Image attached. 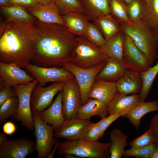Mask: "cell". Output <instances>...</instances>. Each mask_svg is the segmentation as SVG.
Segmentation results:
<instances>
[{
  "mask_svg": "<svg viewBox=\"0 0 158 158\" xmlns=\"http://www.w3.org/2000/svg\"><path fill=\"white\" fill-rule=\"evenodd\" d=\"M125 4L128 5L131 3L133 0H122Z\"/></svg>",
  "mask_w": 158,
  "mask_h": 158,
  "instance_id": "cell-51",
  "label": "cell"
},
{
  "mask_svg": "<svg viewBox=\"0 0 158 158\" xmlns=\"http://www.w3.org/2000/svg\"><path fill=\"white\" fill-rule=\"evenodd\" d=\"M110 142L85 141L80 139L59 142L56 153L59 156L71 154L78 158H109Z\"/></svg>",
  "mask_w": 158,
  "mask_h": 158,
  "instance_id": "cell-4",
  "label": "cell"
},
{
  "mask_svg": "<svg viewBox=\"0 0 158 158\" xmlns=\"http://www.w3.org/2000/svg\"><path fill=\"white\" fill-rule=\"evenodd\" d=\"M65 82H53L46 87L37 84L33 89L31 96L32 113H39L49 107L52 103L55 95L63 89Z\"/></svg>",
  "mask_w": 158,
  "mask_h": 158,
  "instance_id": "cell-10",
  "label": "cell"
},
{
  "mask_svg": "<svg viewBox=\"0 0 158 158\" xmlns=\"http://www.w3.org/2000/svg\"><path fill=\"white\" fill-rule=\"evenodd\" d=\"M128 69L123 61H118L109 57L105 66L96 78L116 82L124 75Z\"/></svg>",
  "mask_w": 158,
  "mask_h": 158,
  "instance_id": "cell-22",
  "label": "cell"
},
{
  "mask_svg": "<svg viewBox=\"0 0 158 158\" xmlns=\"http://www.w3.org/2000/svg\"><path fill=\"white\" fill-rule=\"evenodd\" d=\"M149 129L152 132L155 138V143L158 147V118L156 115L151 118Z\"/></svg>",
  "mask_w": 158,
  "mask_h": 158,
  "instance_id": "cell-42",
  "label": "cell"
},
{
  "mask_svg": "<svg viewBox=\"0 0 158 158\" xmlns=\"http://www.w3.org/2000/svg\"><path fill=\"white\" fill-rule=\"evenodd\" d=\"M91 123L90 118L83 119L75 117L65 121L59 128L54 131V136L68 140L81 139L88 131Z\"/></svg>",
  "mask_w": 158,
  "mask_h": 158,
  "instance_id": "cell-14",
  "label": "cell"
},
{
  "mask_svg": "<svg viewBox=\"0 0 158 158\" xmlns=\"http://www.w3.org/2000/svg\"><path fill=\"white\" fill-rule=\"evenodd\" d=\"M14 5L10 0H0V6L8 7Z\"/></svg>",
  "mask_w": 158,
  "mask_h": 158,
  "instance_id": "cell-45",
  "label": "cell"
},
{
  "mask_svg": "<svg viewBox=\"0 0 158 158\" xmlns=\"http://www.w3.org/2000/svg\"><path fill=\"white\" fill-rule=\"evenodd\" d=\"M106 62L88 68L80 67L71 62L66 63L63 66L65 69L73 75L77 82L81 95V105L84 104L88 101L89 93L96 77Z\"/></svg>",
  "mask_w": 158,
  "mask_h": 158,
  "instance_id": "cell-7",
  "label": "cell"
},
{
  "mask_svg": "<svg viewBox=\"0 0 158 158\" xmlns=\"http://www.w3.org/2000/svg\"><path fill=\"white\" fill-rule=\"evenodd\" d=\"M102 137L98 122L92 123L88 131L81 139L85 141H95Z\"/></svg>",
  "mask_w": 158,
  "mask_h": 158,
  "instance_id": "cell-40",
  "label": "cell"
},
{
  "mask_svg": "<svg viewBox=\"0 0 158 158\" xmlns=\"http://www.w3.org/2000/svg\"><path fill=\"white\" fill-rule=\"evenodd\" d=\"M13 88L6 87L1 79H0V106L9 98L17 96Z\"/></svg>",
  "mask_w": 158,
  "mask_h": 158,
  "instance_id": "cell-41",
  "label": "cell"
},
{
  "mask_svg": "<svg viewBox=\"0 0 158 158\" xmlns=\"http://www.w3.org/2000/svg\"><path fill=\"white\" fill-rule=\"evenodd\" d=\"M25 68L43 86L48 83L65 82L74 77L63 67H42L30 63Z\"/></svg>",
  "mask_w": 158,
  "mask_h": 158,
  "instance_id": "cell-12",
  "label": "cell"
},
{
  "mask_svg": "<svg viewBox=\"0 0 158 158\" xmlns=\"http://www.w3.org/2000/svg\"><path fill=\"white\" fill-rule=\"evenodd\" d=\"M141 73L128 69L124 75L115 82L118 92L122 94H139L142 87Z\"/></svg>",
  "mask_w": 158,
  "mask_h": 158,
  "instance_id": "cell-17",
  "label": "cell"
},
{
  "mask_svg": "<svg viewBox=\"0 0 158 158\" xmlns=\"http://www.w3.org/2000/svg\"><path fill=\"white\" fill-rule=\"evenodd\" d=\"M157 146L155 143L144 148L130 149L124 150L123 156L142 158H150Z\"/></svg>",
  "mask_w": 158,
  "mask_h": 158,
  "instance_id": "cell-38",
  "label": "cell"
},
{
  "mask_svg": "<svg viewBox=\"0 0 158 158\" xmlns=\"http://www.w3.org/2000/svg\"><path fill=\"white\" fill-rule=\"evenodd\" d=\"M63 157L66 158H78L73 155L71 154H66L63 155Z\"/></svg>",
  "mask_w": 158,
  "mask_h": 158,
  "instance_id": "cell-50",
  "label": "cell"
},
{
  "mask_svg": "<svg viewBox=\"0 0 158 158\" xmlns=\"http://www.w3.org/2000/svg\"><path fill=\"white\" fill-rule=\"evenodd\" d=\"M84 36L91 42L100 48L104 46L106 42L101 32L91 22L88 23Z\"/></svg>",
  "mask_w": 158,
  "mask_h": 158,
  "instance_id": "cell-36",
  "label": "cell"
},
{
  "mask_svg": "<svg viewBox=\"0 0 158 158\" xmlns=\"http://www.w3.org/2000/svg\"><path fill=\"white\" fill-rule=\"evenodd\" d=\"M39 32L34 44L35 65L45 67H61L71 62L78 36L63 25L37 20Z\"/></svg>",
  "mask_w": 158,
  "mask_h": 158,
  "instance_id": "cell-1",
  "label": "cell"
},
{
  "mask_svg": "<svg viewBox=\"0 0 158 158\" xmlns=\"http://www.w3.org/2000/svg\"><path fill=\"white\" fill-rule=\"evenodd\" d=\"M38 83V80L35 79L28 84L18 85L13 87L18 100L17 112L14 118L20 122L29 131L34 129L30 107V98L33 89Z\"/></svg>",
  "mask_w": 158,
  "mask_h": 158,
  "instance_id": "cell-8",
  "label": "cell"
},
{
  "mask_svg": "<svg viewBox=\"0 0 158 158\" xmlns=\"http://www.w3.org/2000/svg\"><path fill=\"white\" fill-rule=\"evenodd\" d=\"M65 26L71 32L78 37L84 36L90 22L83 13L71 12L62 15Z\"/></svg>",
  "mask_w": 158,
  "mask_h": 158,
  "instance_id": "cell-23",
  "label": "cell"
},
{
  "mask_svg": "<svg viewBox=\"0 0 158 158\" xmlns=\"http://www.w3.org/2000/svg\"><path fill=\"white\" fill-rule=\"evenodd\" d=\"M38 3L41 4L43 5H47L54 0H35Z\"/></svg>",
  "mask_w": 158,
  "mask_h": 158,
  "instance_id": "cell-48",
  "label": "cell"
},
{
  "mask_svg": "<svg viewBox=\"0 0 158 158\" xmlns=\"http://www.w3.org/2000/svg\"><path fill=\"white\" fill-rule=\"evenodd\" d=\"M83 13L88 20L93 22L97 19L110 14V0H80Z\"/></svg>",
  "mask_w": 158,
  "mask_h": 158,
  "instance_id": "cell-20",
  "label": "cell"
},
{
  "mask_svg": "<svg viewBox=\"0 0 158 158\" xmlns=\"http://www.w3.org/2000/svg\"><path fill=\"white\" fill-rule=\"evenodd\" d=\"M108 114L105 104L97 99L90 98L87 103L81 106L76 118L85 119L98 116L102 118L107 117Z\"/></svg>",
  "mask_w": 158,
  "mask_h": 158,
  "instance_id": "cell-26",
  "label": "cell"
},
{
  "mask_svg": "<svg viewBox=\"0 0 158 158\" xmlns=\"http://www.w3.org/2000/svg\"><path fill=\"white\" fill-rule=\"evenodd\" d=\"M130 111H123L118 113L109 114V116L102 118L98 122L102 136L103 137L106 130L112 123L120 117L127 114Z\"/></svg>",
  "mask_w": 158,
  "mask_h": 158,
  "instance_id": "cell-39",
  "label": "cell"
},
{
  "mask_svg": "<svg viewBox=\"0 0 158 158\" xmlns=\"http://www.w3.org/2000/svg\"><path fill=\"white\" fill-rule=\"evenodd\" d=\"M14 5L28 8L37 3L35 0H10Z\"/></svg>",
  "mask_w": 158,
  "mask_h": 158,
  "instance_id": "cell-43",
  "label": "cell"
},
{
  "mask_svg": "<svg viewBox=\"0 0 158 158\" xmlns=\"http://www.w3.org/2000/svg\"><path fill=\"white\" fill-rule=\"evenodd\" d=\"M123 32L121 30L106 41L104 46L101 48L109 57L122 61L123 53Z\"/></svg>",
  "mask_w": 158,
  "mask_h": 158,
  "instance_id": "cell-28",
  "label": "cell"
},
{
  "mask_svg": "<svg viewBox=\"0 0 158 158\" xmlns=\"http://www.w3.org/2000/svg\"><path fill=\"white\" fill-rule=\"evenodd\" d=\"M39 29L35 24L1 23L0 62L25 68L35 56L34 44Z\"/></svg>",
  "mask_w": 158,
  "mask_h": 158,
  "instance_id": "cell-2",
  "label": "cell"
},
{
  "mask_svg": "<svg viewBox=\"0 0 158 158\" xmlns=\"http://www.w3.org/2000/svg\"><path fill=\"white\" fill-rule=\"evenodd\" d=\"M4 133H0V146H2L9 140Z\"/></svg>",
  "mask_w": 158,
  "mask_h": 158,
  "instance_id": "cell-47",
  "label": "cell"
},
{
  "mask_svg": "<svg viewBox=\"0 0 158 158\" xmlns=\"http://www.w3.org/2000/svg\"><path fill=\"white\" fill-rule=\"evenodd\" d=\"M110 14L121 24L131 22L128 18L127 5L122 0H110Z\"/></svg>",
  "mask_w": 158,
  "mask_h": 158,
  "instance_id": "cell-32",
  "label": "cell"
},
{
  "mask_svg": "<svg viewBox=\"0 0 158 158\" xmlns=\"http://www.w3.org/2000/svg\"><path fill=\"white\" fill-rule=\"evenodd\" d=\"M1 13L8 22L35 24L38 20L22 6L14 5L5 7L0 6Z\"/></svg>",
  "mask_w": 158,
  "mask_h": 158,
  "instance_id": "cell-25",
  "label": "cell"
},
{
  "mask_svg": "<svg viewBox=\"0 0 158 158\" xmlns=\"http://www.w3.org/2000/svg\"><path fill=\"white\" fill-rule=\"evenodd\" d=\"M109 57L101 48L85 37H77L71 62L80 67L88 68L106 62Z\"/></svg>",
  "mask_w": 158,
  "mask_h": 158,
  "instance_id": "cell-5",
  "label": "cell"
},
{
  "mask_svg": "<svg viewBox=\"0 0 158 158\" xmlns=\"http://www.w3.org/2000/svg\"><path fill=\"white\" fill-rule=\"evenodd\" d=\"M128 18L132 23L142 19L145 8V0H133L127 5Z\"/></svg>",
  "mask_w": 158,
  "mask_h": 158,
  "instance_id": "cell-34",
  "label": "cell"
},
{
  "mask_svg": "<svg viewBox=\"0 0 158 158\" xmlns=\"http://www.w3.org/2000/svg\"><path fill=\"white\" fill-rule=\"evenodd\" d=\"M154 143V136L149 128L143 135L136 138L129 142L130 148H144Z\"/></svg>",
  "mask_w": 158,
  "mask_h": 158,
  "instance_id": "cell-37",
  "label": "cell"
},
{
  "mask_svg": "<svg viewBox=\"0 0 158 158\" xmlns=\"http://www.w3.org/2000/svg\"><path fill=\"white\" fill-rule=\"evenodd\" d=\"M142 20L158 35V0H145V8Z\"/></svg>",
  "mask_w": 158,
  "mask_h": 158,
  "instance_id": "cell-30",
  "label": "cell"
},
{
  "mask_svg": "<svg viewBox=\"0 0 158 158\" xmlns=\"http://www.w3.org/2000/svg\"><path fill=\"white\" fill-rule=\"evenodd\" d=\"M158 111V101L141 102L133 107L125 116L136 129L140 126L142 117L149 113Z\"/></svg>",
  "mask_w": 158,
  "mask_h": 158,
  "instance_id": "cell-24",
  "label": "cell"
},
{
  "mask_svg": "<svg viewBox=\"0 0 158 158\" xmlns=\"http://www.w3.org/2000/svg\"><path fill=\"white\" fill-rule=\"evenodd\" d=\"M55 2L61 15L71 12H83L80 0H55Z\"/></svg>",
  "mask_w": 158,
  "mask_h": 158,
  "instance_id": "cell-35",
  "label": "cell"
},
{
  "mask_svg": "<svg viewBox=\"0 0 158 158\" xmlns=\"http://www.w3.org/2000/svg\"><path fill=\"white\" fill-rule=\"evenodd\" d=\"M150 158H158V147H157L156 148L151 155Z\"/></svg>",
  "mask_w": 158,
  "mask_h": 158,
  "instance_id": "cell-49",
  "label": "cell"
},
{
  "mask_svg": "<svg viewBox=\"0 0 158 158\" xmlns=\"http://www.w3.org/2000/svg\"><path fill=\"white\" fill-rule=\"evenodd\" d=\"M122 30L129 36L152 66L158 60V35L142 19L121 24Z\"/></svg>",
  "mask_w": 158,
  "mask_h": 158,
  "instance_id": "cell-3",
  "label": "cell"
},
{
  "mask_svg": "<svg viewBox=\"0 0 158 158\" xmlns=\"http://www.w3.org/2000/svg\"><path fill=\"white\" fill-rule=\"evenodd\" d=\"M14 63L0 62V77L7 87L25 85L35 79L24 70Z\"/></svg>",
  "mask_w": 158,
  "mask_h": 158,
  "instance_id": "cell-15",
  "label": "cell"
},
{
  "mask_svg": "<svg viewBox=\"0 0 158 158\" xmlns=\"http://www.w3.org/2000/svg\"><path fill=\"white\" fill-rule=\"evenodd\" d=\"M17 96L6 100L0 106V124L4 123L9 118L16 115L18 108Z\"/></svg>",
  "mask_w": 158,
  "mask_h": 158,
  "instance_id": "cell-33",
  "label": "cell"
},
{
  "mask_svg": "<svg viewBox=\"0 0 158 158\" xmlns=\"http://www.w3.org/2000/svg\"><path fill=\"white\" fill-rule=\"evenodd\" d=\"M2 129L4 133L8 135H10L16 131V127L13 123L8 121L6 122L4 124Z\"/></svg>",
  "mask_w": 158,
  "mask_h": 158,
  "instance_id": "cell-44",
  "label": "cell"
},
{
  "mask_svg": "<svg viewBox=\"0 0 158 158\" xmlns=\"http://www.w3.org/2000/svg\"><path fill=\"white\" fill-rule=\"evenodd\" d=\"M55 0L47 5L37 3L26 10L39 21L45 23L65 26V24Z\"/></svg>",
  "mask_w": 158,
  "mask_h": 158,
  "instance_id": "cell-16",
  "label": "cell"
},
{
  "mask_svg": "<svg viewBox=\"0 0 158 158\" xmlns=\"http://www.w3.org/2000/svg\"><path fill=\"white\" fill-rule=\"evenodd\" d=\"M62 91L63 114L65 121H69L76 117L81 106L79 88L75 77L65 82Z\"/></svg>",
  "mask_w": 158,
  "mask_h": 158,
  "instance_id": "cell-9",
  "label": "cell"
},
{
  "mask_svg": "<svg viewBox=\"0 0 158 158\" xmlns=\"http://www.w3.org/2000/svg\"><path fill=\"white\" fill-rule=\"evenodd\" d=\"M156 116L157 117V118H158V114H156Z\"/></svg>",
  "mask_w": 158,
  "mask_h": 158,
  "instance_id": "cell-52",
  "label": "cell"
},
{
  "mask_svg": "<svg viewBox=\"0 0 158 158\" xmlns=\"http://www.w3.org/2000/svg\"><path fill=\"white\" fill-rule=\"evenodd\" d=\"M36 150V141L25 138L9 139L0 146V158H25Z\"/></svg>",
  "mask_w": 158,
  "mask_h": 158,
  "instance_id": "cell-13",
  "label": "cell"
},
{
  "mask_svg": "<svg viewBox=\"0 0 158 158\" xmlns=\"http://www.w3.org/2000/svg\"><path fill=\"white\" fill-rule=\"evenodd\" d=\"M117 92L115 82L96 78L90 90L89 98L97 99L107 105Z\"/></svg>",
  "mask_w": 158,
  "mask_h": 158,
  "instance_id": "cell-19",
  "label": "cell"
},
{
  "mask_svg": "<svg viewBox=\"0 0 158 158\" xmlns=\"http://www.w3.org/2000/svg\"><path fill=\"white\" fill-rule=\"evenodd\" d=\"M123 46V62L128 69L141 73L152 66L132 39L124 33Z\"/></svg>",
  "mask_w": 158,
  "mask_h": 158,
  "instance_id": "cell-11",
  "label": "cell"
},
{
  "mask_svg": "<svg viewBox=\"0 0 158 158\" xmlns=\"http://www.w3.org/2000/svg\"><path fill=\"white\" fill-rule=\"evenodd\" d=\"M32 113L36 138L37 158H47L58 141L54 136V128L44 121L38 113Z\"/></svg>",
  "mask_w": 158,
  "mask_h": 158,
  "instance_id": "cell-6",
  "label": "cell"
},
{
  "mask_svg": "<svg viewBox=\"0 0 158 158\" xmlns=\"http://www.w3.org/2000/svg\"><path fill=\"white\" fill-rule=\"evenodd\" d=\"M92 22L106 41L122 30L121 24L110 14L100 17Z\"/></svg>",
  "mask_w": 158,
  "mask_h": 158,
  "instance_id": "cell-27",
  "label": "cell"
},
{
  "mask_svg": "<svg viewBox=\"0 0 158 158\" xmlns=\"http://www.w3.org/2000/svg\"><path fill=\"white\" fill-rule=\"evenodd\" d=\"M111 140L109 147L110 158H121L124 148L128 144L127 135L117 128L113 129L109 134Z\"/></svg>",
  "mask_w": 158,
  "mask_h": 158,
  "instance_id": "cell-29",
  "label": "cell"
},
{
  "mask_svg": "<svg viewBox=\"0 0 158 158\" xmlns=\"http://www.w3.org/2000/svg\"><path fill=\"white\" fill-rule=\"evenodd\" d=\"M62 90L59 92L54 101L47 109L38 113L41 119L53 126L54 130L59 128L65 121L62 110Z\"/></svg>",
  "mask_w": 158,
  "mask_h": 158,
  "instance_id": "cell-18",
  "label": "cell"
},
{
  "mask_svg": "<svg viewBox=\"0 0 158 158\" xmlns=\"http://www.w3.org/2000/svg\"><path fill=\"white\" fill-rule=\"evenodd\" d=\"M158 73V61L147 70L141 72L142 87L139 96L141 102L145 101L152 87L154 80Z\"/></svg>",
  "mask_w": 158,
  "mask_h": 158,
  "instance_id": "cell-31",
  "label": "cell"
},
{
  "mask_svg": "<svg viewBox=\"0 0 158 158\" xmlns=\"http://www.w3.org/2000/svg\"><path fill=\"white\" fill-rule=\"evenodd\" d=\"M59 142V141H58L56 142L53 147L49 155L48 156L47 158H53L55 152H56Z\"/></svg>",
  "mask_w": 158,
  "mask_h": 158,
  "instance_id": "cell-46",
  "label": "cell"
},
{
  "mask_svg": "<svg viewBox=\"0 0 158 158\" xmlns=\"http://www.w3.org/2000/svg\"><path fill=\"white\" fill-rule=\"evenodd\" d=\"M139 94L128 95L117 92L111 102L107 105L108 114L130 110L140 102Z\"/></svg>",
  "mask_w": 158,
  "mask_h": 158,
  "instance_id": "cell-21",
  "label": "cell"
}]
</instances>
